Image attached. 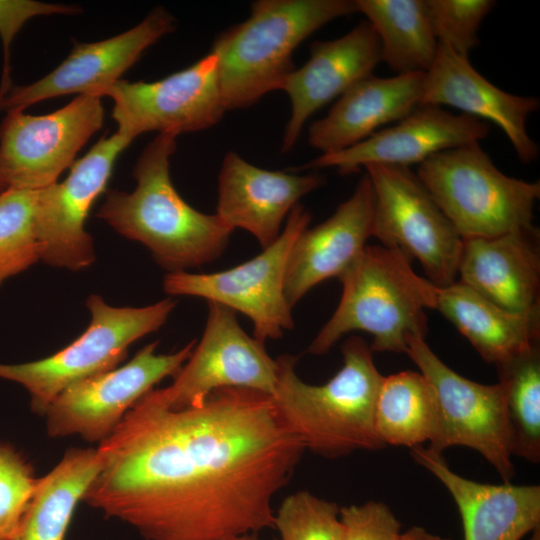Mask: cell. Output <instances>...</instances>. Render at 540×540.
<instances>
[{
    "mask_svg": "<svg viewBox=\"0 0 540 540\" xmlns=\"http://www.w3.org/2000/svg\"><path fill=\"white\" fill-rule=\"evenodd\" d=\"M97 450L89 506L144 540H228L273 528L305 447L270 395L223 388L179 410L149 391Z\"/></svg>",
    "mask_w": 540,
    "mask_h": 540,
    "instance_id": "obj_1",
    "label": "cell"
},
{
    "mask_svg": "<svg viewBox=\"0 0 540 540\" xmlns=\"http://www.w3.org/2000/svg\"><path fill=\"white\" fill-rule=\"evenodd\" d=\"M176 137L158 134L134 166L135 190H108L96 214L121 235L145 245L169 273L216 260L233 233L216 213L194 209L175 189L169 166Z\"/></svg>",
    "mask_w": 540,
    "mask_h": 540,
    "instance_id": "obj_2",
    "label": "cell"
},
{
    "mask_svg": "<svg viewBox=\"0 0 540 540\" xmlns=\"http://www.w3.org/2000/svg\"><path fill=\"white\" fill-rule=\"evenodd\" d=\"M343 365L326 383L312 385L296 373L297 358H276L272 400L283 422L305 449L324 457L385 447L375 430V405L383 375L370 346L352 335L342 344Z\"/></svg>",
    "mask_w": 540,
    "mask_h": 540,
    "instance_id": "obj_3",
    "label": "cell"
},
{
    "mask_svg": "<svg viewBox=\"0 0 540 540\" xmlns=\"http://www.w3.org/2000/svg\"><path fill=\"white\" fill-rule=\"evenodd\" d=\"M411 259L382 245H367L338 278L340 302L308 347L323 355L345 334L364 331L373 337L372 352L405 353L413 337L428 332L427 309H435L437 290L417 275Z\"/></svg>",
    "mask_w": 540,
    "mask_h": 540,
    "instance_id": "obj_4",
    "label": "cell"
},
{
    "mask_svg": "<svg viewBox=\"0 0 540 540\" xmlns=\"http://www.w3.org/2000/svg\"><path fill=\"white\" fill-rule=\"evenodd\" d=\"M357 12L351 0H259L245 21L216 37L211 52L226 111L281 90L298 45L325 24Z\"/></svg>",
    "mask_w": 540,
    "mask_h": 540,
    "instance_id": "obj_5",
    "label": "cell"
},
{
    "mask_svg": "<svg viewBox=\"0 0 540 540\" xmlns=\"http://www.w3.org/2000/svg\"><path fill=\"white\" fill-rule=\"evenodd\" d=\"M416 174L462 239L534 227L540 182L504 174L479 142L431 156Z\"/></svg>",
    "mask_w": 540,
    "mask_h": 540,
    "instance_id": "obj_6",
    "label": "cell"
},
{
    "mask_svg": "<svg viewBox=\"0 0 540 540\" xmlns=\"http://www.w3.org/2000/svg\"><path fill=\"white\" fill-rule=\"evenodd\" d=\"M175 304L167 298L140 308L113 307L91 294L86 301L91 322L76 340L44 359L0 364V378L22 385L30 394L32 411L44 415L68 387L115 369L133 342L164 325Z\"/></svg>",
    "mask_w": 540,
    "mask_h": 540,
    "instance_id": "obj_7",
    "label": "cell"
},
{
    "mask_svg": "<svg viewBox=\"0 0 540 540\" xmlns=\"http://www.w3.org/2000/svg\"><path fill=\"white\" fill-rule=\"evenodd\" d=\"M364 169L374 193L372 237L416 259L435 286L456 282L463 239L416 172L381 164Z\"/></svg>",
    "mask_w": 540,
    "mask_h": 540,
    "instance_id": "obj_8",
    "label": "cell"
},
{
    "mask_svg": "<svg viewBox=\"0 0 540 540\" xmlns=\"http://www.w3.org/2000/svg\"><path fill=\"white\" fill-rule=\"evenodd\" d=\"M310 221V212L298 203L277 240L256 257L214 273H168L163 289L169 295L200 297L244 314L253 324V337L262 343L279 339L284 330L294 327L284 291L288 256Z\"/></svg>",
    "mask_w": 540,
    "mask_h": 540,
    "instance_id": "obj_9",
    "label": "cell"
},
{
    "mask_svg": "<svg viewBox=\"0 0 540 540\" xmlns=\"http://www.w3.org/2000/svg\"><path fill=\"white\" fill-rule=\"evenodd\" d=\"M405 354L430 382L436 395L437 426L427 448L439 454L453 446L473 449L505 483H510L515 469L502 385L481 384L461 376L432 351L424 338H411Z\"/></svg>",
    "mask_w": 540,
    "mask_h": 540,
    "instance_id": "obj_10",
    "label": "cell"
},
{
    "mask_svg": "<svg viewBox=\"0 0 540 540\" xmlns=\"http://www.w3.org/2000/svg\"><path fill=\"white\" fill-rule=\"evenodd\" d=\"M207 304L202 338L173 383L151 390L154 398L179 410L200 405L223 388L249 389L272 396L277 383L276 359L269 356L264 343L243 330L236 312L218 303Z\"/></svg>",
    "mask_w": 540,
    "mask_h": 540,
    "instance_id": "obj_11",
    "label": "cell"
},
{
    "mask_svg": "<svg viewBox=\"0 0 540 540\" xmlns=\"http://www.w3.org/2000/svg\"><path fill=\"white\" fill-rule=\"evenodd\" d=\"M103 120L101 97L95 95H78L46 115L7 112L0 125L1 181L27 190L56 183Z\"/></svg>",
    "mask_w": 540,
    "mask_h": 540,
    "instance_id": "obj_12",
    "label": "cell"
},
{
    "mask_svg": "<svg viewBox=\"0 0 540 540\" xmlns=\"http://www.w3.org/2000/svg\"><path fill=\"white\" fill-rule=\"evenodd\" d=\"M157 345L158 342L150 343L125 365L65 389L44 414L48 434L51 437L79 435L93 443L108 438L154 385L180 371L196 341L170 354H156Z\"/></svg>",
    "mask_w": 540,
    "mask_h": 540,
    "instance_id": "obj_13",
    "label": "cell"
},
{
    "mask_svg": "<svg viewBox=\"0 0 540 540\" xmlns=\"http://www.w3.org/2000/svg\"><path fill=\"white\" fill-rule=\"evenodd\" d=\"M103 96L114 102L117 132L133 140L151 131L175 136L202 131L217 124L226 111L212 52L155 82L120 79Z\"/></svg>",
    "mask_w": 540,
    "mask_h": 540,
    "instance_id": "obj_14",
    "label": "cell"
},
{
    "mask_svg": "<svg viewBox=\"0 0 540 540\" xmlns=\"http://www.w3.org/2000/svg\"><path fill=\"white\" fill-rule=\"evenodd\" d=\"M132 141L119 132L103 136L73 163L65 180L37 190L35 225L41 261L73 271L95 261L93 239L85 222L106 189L115 161Z\"/></svg>",
    "mask_w": 540,
    "mask_h": 540,
    "instance_id": "obj_15",
    "label": "cell"
},
{
    "mask_svg": "<svg viewBox=\"0 0 540 540\" xmlns=\"http://www.w3.org/2000/svg\"><path fill=\"white\" fill-rule=\"evenodd\" d=\"M174 28V17L156 7L138 25L119 35L92 43L76 42L52 72L34 83L13 86L0 102V112L24 111L40 101L74 93L102 98L148 47Z\"/></svg>",
    "mask_w": 540,
    "mask_h": 540,
    "instance_id": "obj_16",
    "label": "cell"
},
{
    "mask_svg": "<svg viewBox=\"0 0 540 540\" xmlns=\"http://www.w3.org/2000/svg\"><path fill=\"white\" fill-rule=\"evenodd\" d=\"M489 132L490 125L483 120L440 106L419 105L391 127L342 151L321 154L297 169L334 167L347 175L371 164L410 167L439 152L480 142Z\"/></svg>",
    "mask_w": 540,
    "mask_h": 540,
    "instance_id": "obj_17",
    "label": "cell"
},
{
    "mask_svg": "<svg viewBox=\"0 0 540 540\" xmlns=\"http://www.w3.org/2000/svg\"><path fill=\"white\" fill-rule=\"evenodd\" d=\"M420 105L450 106L494 123L524 164L539 156V146L526 127L529 116L539 108V100L501 90L482 76L468 57L445 45L439 44L435 60L424 75Z\"/></svg>",
    "mask_w": 540,
    "mask_h": 540,
    "instance_id": "obj_18",
    "label": "cell"
},
{
    "mask_svg": "<svg viewBox=\"0 0 540 540\" xmlns=\"http://www.w3.org/2000/svg\"><path fill=\"white\" fill-rule=\"evenodd\" d=\"M373 215L374 193L365 174L332 216L300 233L291 247L284 279L291 308L313 287L339 278L357 260L372 237Z\"/></svg>",
    "mask_w": 540,
    "mask_h": 540,
    "instance_id": "obj_19",
    "label": "cell"
},
{
    "mask_svg": "<svg viewBox=\"0 0 540 540\" xmlns=\"http://www.w3.org/2000/svg\"><path fill=\"white\" fill-rule=\"evenodd\" d=\"M324 182L318 173L294 175L262 169L229 151L218 177L216 214L233 231H248L265 249L277 240L285 217L299 200Z\"/></svg>",
    "mask_w": 540,
    "mask_h": 540,
    "instance_id": "obj_20",
    "label": "cell"
},
{
    "mask_svg": "<svg viewBox=\"0 0 540 540\" xmlns=\"http://www.w3.org/2000/svg\"><path fill=\"white\" fill-rule=\"evenodd\" d=\"M380 62V43L366 20L337 39L313 42L308 61L295 68L281 87L291 102L282 152L295 145L310 116L359 80L373 74Z\"/></svg>",
    "mask_w": 540,
    "mask_h": 540,
    "instance_id": "obj_21",
    "label": "cell"
},
{
    "mask_svg": "<svg viewBox=\"0 0 540 540\" xmlns=\"http://www.w3.org/2000/svg\"><path fill=\"white\" fill-rule=\"evenodd\" d=\"M538 230L463 239L458 282L499 307L519 314L540 313Z\"/></svg>",
    "mask_w": 540,
    "mask_h": 540,
    "instance_id": "obj_22",
    "label": "cell"
},
{
    "mask_svg": "<svg viewBox=\"0 0 540 540\" xmlns=\"http://www.w3.org/2000/svg\"><path fill=\"white\" fill-rule=\"evenodd\" d=\"M415 461L452 496L461 516L464 540H521L540 526L538 485L479 483L450 469L442 454L417 446Z\"/></svg>",
    "mask_w": 540,
    "mask_h": 540,
    "instance_id": "obj_23",
    "label": "cell"
},
{
    "mask_svg": "<svg viewBox=\"0 0 540 540\" xmlns=\"http://www.w3.org/2000/svg\"><path fill=\"white\" fill-rule=\"evenodd\" d=\"M425 73L359 80L335 102L327 115L311 123L309 144L330 154L352 147L420 105Z\"/></svg>",
    "mask_w": 540,
    "mask_h": 540,
    "instance_id": "obj_24",
    "label": "cell"
},
{
    "mask_svg": "<svg viewBox=\"0 0 540 540\" xmlns=\"http://www.w3.org/2000/svg\"><path fill=\"white\" fill-rule=\"evenodd\" d=\"M435 309L494 365L539 343L540 313L505 310L458 281L438 287Z\"/></svg>",
    "mask_w": 540,
    "mask_h": 540,
    "instance_id": "obj_25",
    "label": "cell"
},
{
    "mask_svg": "<svg viewBox=\"0 0 540 540\" xmlns=\"http://www.w3.org/2000/svg\"><path fill=\"white\" fill-rule=\"evenodd\" d=\"M97 449L70 448L37 483L12 540H64L72 515L98 475Z\"/></svg>",
    "mask_w": 540,
    "mask_h": 540,
    "instance_id": "obj_26",
    "label": "cell"
},
{
    "mask_svg": "<svg viewBox=\"0 0 540 540\" xmlns=\"http://www.w3.org/2000/svg\"><path fill=\"white\" fill-rule=\"evenodd\" d=\"M376 33L381 60L400 74L426 73L438 50L425 0H355Z\"/></svg>",
    "mask_w": 540,
    "mask_h": 540,
    "instance_id": "obj_27",
    "label": "cell"
},
{
    "mask_svg": "<svg viewBox=\"0 0 540 540\" xmlns=\"http://www.w3.org/2000/svg\"><path fill=\"white\" fill-rule=\"evenodd\" d=\"M437 400L420 372L383 377L375 405V430L384 446L410 449L430 442L437 426Z\"/></svg>",
    "mask_w": 540,
    "mask_h": 540,
    "instance_id": "obj_28",
    "label": "cell"
},
{
    "mask_svg": "<svg viewBox=\"0 0 540 540\" xmlns=\"http://www.w3.org/2000/svg\"><path fill=\"white\" fill-rule=\"evenodd\" d=\"M505 394L512 457L540 462V348L533 344L495 365Z\"/></svg>",
    "mask_w": 540,
    "mask_h": 540,
    "instance_id": "obj_29",
    "label": "cell"
},
{
    "mask_svg": "<svg viewBox=\"0 0 540 540\" xmlns=\"http://www.w3.org/2000/svg\"><path fill=\"white\" fill-rule=\"evenodd\" d=\"M36 197L37 190L7 188L0 192V287L40 260Z\"/></svg>",
    "mask_w": 540,
    "mask_h": 540,
    "instance_id": "obj_30",
    "label": "cell"
},
{
    "mask_svg": "<svg viewBox=\"0 0 540 540\" xmlns=\"http://www.w3.org/2000/svg\"><path fill=\"white\" fill-rule=\"evenodd\" d=\"M280 540H344L340 507L308 491L287 496L274 514Z\"/></svg>",
    "mask_w": 540,
    "mask_h": 540,
    "instance_id": "obj_31",
    "label": "cell"
},
{
    "mask_svg": "<svg viewBox=\"0 0 540 540\" xmlns=\"http://www.w3.org/2000/svg\"><path fill=\"white\" fill-rule=\"evenodd\" d=\"M431 27L438 44L468 57L480 44L478 30L495 7L493 0H425Z\"/></svg>",
    "mask_w": 540,
    "mask_h": 540,
    "instance_id": "obj_32",
    "label": "cell"
},
{
    "mask_svg": "<svg viewBox=\"0 0 540 540\" xmlns=\"http://www.w3.org/2000/svg\"><path fill=\"white\" fill-rule=\"evenodd\" d=\"M31 465L11 445L0 444V540H12L34 492Z\"/></svg>",
    "mask_w": 540,
    "mask_h": 540,
    "instance_id": "obj_33",
    "label": "cell"
},
{
    "mask_svg": "<svg viewBox=\"0 0 540 540\" xmlns=\"http://www.w3.org/2000/svg\"><path fill=\"white\" fill-rule=\"evenodd\" d=\"M344 540H401V524L383 502L368 501L340 508Z\"/></svg>",
    "mask_w": 540,
    "mask_h": 540,
    "instance_id": "obj_34",
    "label": "cell"
},
{
    "mask_svg": "<svg viewBox=\"0 0 540 540\" xmlns=\"http://www.w3.org/2000/svg\"><path fill=\"white\" fill-rule=\"evenodd\" d=\"M82 11L76 5L49 4L31 0H0V36L3 43L4 63L0 83V102L13 87L10 77V44L30 18L38 15H75Z\"/></svg>",
    "mask_w": 540,
    "mask_h": 540,
    "instance_id": "obj_35",
    "label": "cell"
},
{
    "mask_svg": "<svg viewBox=\"0 0 540 540\" xmlns=\"http://www.w3.org/2000/svg\"><path fill=\"white\" fill-rule=\"evenodd\" d=\"M401 540H450L436 534L427 531L420 526H413L408 530L402 532Z\"/></svg>",
    "mask_w": 540,
    "mask_h": 540,
    "instance_id": "obj_36",
    "label": "cell"
},
{
    "mask_svg": "<svg viewBox=\"0 0 540 540\" xmlns=\"http://www.w3.org/2000/svg\"><path fill=\"white\" fill-rule=\"evenodd\" d=\"M228 540H261L259 539L256 534L254 533H249V534H244V535H240V536H236V537H233L231 539H228Z\"/></svg>",
    "mask_w": 540,
    "mask_h": 540,
    "instance_id": "obj_37",
    "label": "cell"
},
{
    "mask_svg": "<svg viewBox=\"0 0 540 540\" xmlns=\"http://www.w3.org/2000/svg\"><path fill=\"white\" fill-rule=\"evenodd\" d=\"M529 540H540V526H538L531 532Z\"/></svg>",
    "mask_w": 540,
    "mask_h": 540,
    "instance_id": "obj_38",
    "label": "cell"
},
{
    "mask_svg": "<svg viewBox=\"0 0 540 540\" xmlns=\"http://www.w3.org/2000/svg\"><path fill=\"white\" fill-rule=\"evenodd\" d=\"M6 189H7V188H6L5 184H4V183L1 181V179H0V192L4 191V190H6Z\"/></svg>",
    "mask_w": 540,
    "mask_h": 540,
    "instance_id": "obj_39",
    "label": "cell"
}]
</instances>
